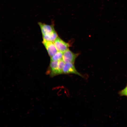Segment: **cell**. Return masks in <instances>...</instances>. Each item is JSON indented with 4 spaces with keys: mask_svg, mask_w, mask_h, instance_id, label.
Listing matches in <instances>:
<instances>
[{
    "mask_svg": "<svg viewBox=\"0 0 127 127\" xmlns=\"http://www.w3.org/2000/svg\"><path fill=\"white\" fill-rule=\"evenodd\" d=\"M63 74H74L82 77L83 76L76 69L74 64L71 63H65L63 69Z\"/></svg>",
    "mask_w": 127,
    "mask_h": 127,
    "instance_id": "277c9868",
    "label": "cell"
},
{
    "mask_svg": "<svg viewBox=\"0 0 127 127\" xmlns=\"http://www.w3.org/2000/svg\"><path fill=\"white\" fill-rule=\"evenodd\" d=\"M42 35L51 33L55 31L53 25H48L40 22H38Z\"/></svg>",
    "mask_w": 127,
    "mask_h": 127,
    "instance_id": "8992f818",
    "label": "cell"
},
{
    "mask_svg": "<svg viewBox=\"0 0 127 127\" xmlns=\"http://www.w3.org/2000/svg\"><path fill=\"white\" fill-rule=\"evenodd\" d=\"M42 43L46 48L50 58L58 51L53 42L43 40Z\"/></svg>",
    "mask_w": 127,
    "mask_h": 127,
    "instance_id": "5b68a950",
    "label": "cell"
},
{
    "mask_svg": "<svg viewBox=\"0 0 127 127\" xmlns=\"http://www.w3.org/2000/svg\"><path fill=\"white\" fill-rule=\"evenodd\" d=\"M58 51L64 52L70 46L69 44L64 42L59 37L53 42Z\"/></svg>",
    "mask_w": 127,
    "mask_h": 127,
    "instance_id": "3957f363",
    "label": "cell"
},
{
    "mask_svg": "<svg viewBox=\"0 0 127 127\" xmlns=\"http://www.w3.org/2000/svg\"><path fill=\"white\" fill-rule=\"evenodd\" d=\"M58 37V35L56 31L51 33L42 35L43 40L53 42Z\"/></svg>",
    "mask_w": 127,
    "mask_h": 127,
    "instance_id": "52a82bcc",
    "label": "cell"
},
{
    "mask_svg": "<svg viewBox=\"0 0 127 127\" xmlns=\"http://www.w3.org/2000/svg\"><path fill=\"white\" fill-rule=\"evenodd\" d=\"M65 64L63 59L58 61V67L61 74H63V69Z\"/></svg>",
    "mask_w": 127,
    "mask_h": 127,
    "instance_id": "9c48e42d",
    "label": "cell"
},
{
    "mask_svg": "<svg viewBox=\"0 0 127 127\" xmlns=\"http://www.w3.org/2000/svg\"><path fill=\"white\" fill-rule=\"evenodd\" d=\"M79 55V54L74 53L68 49L63 52V59L65 63L74 64Z\"/></svg>",
    "mask_w": 127,
    "mask_h": 127,
    "instance_id": "7a4b0ae2",
    "label": "cell"
},
{
    "mask_svg": "<svg viewBox=\"0 0 127 127\" xmlns=\"http://www.w3.org/2000/svg\"><path fill=\"white\" fill-rule=\"evenodd\" d=\"M58 61H50L47 73L50 76L53 77L61 74L58 67Z\"/></svg>",
    "mask_w": 127,
    "mask_h": 127,
    "instance_id": "6da1fadb",
    "label": "cell"
},
{
    "mask_svg": "<svg viewBox=\"0 0 127 127\" xmlns=\"http://www.w3.org/2000/svg\"><path fill=\"white\" fill-rule=\"evenodd\" d=\"M63 52L58 51L53 56L51 57L50 61H58L63 59Z\"/></svg>",
    "mask_w": 127,
    "mask_h": 127,
    "instance_id": "ba28073f",
    "label": "cell"
}]
</instances>
